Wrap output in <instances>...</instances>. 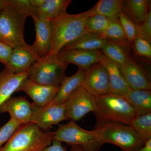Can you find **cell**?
Returning <instances> with one entry per match:
<instances>
[{"label": "cell", "mask_w": 151, "mask_h": 151, "mask_svg": "<svg viewBox=\"0 0 151 151\" xmlns=\"http://www.w3.org/2000/svg\"><path fill=\"white\" fill-rule=\"evenodd\" d=\"M91 16L90 9L76 14L65 12L51 19L52 41L48 55H56L65 47L86 33V22Z\"/></svg>", "instance_id": "1"}, {"label": "cell", "mask_w": 151, "mask_h": 151, "mask_svg": "<svg viewBox=\"0 0 151 151\" xmlns=\"http://www.w3.org/2000/svg\"><path fill=\"white\" fill-rule=\"evenodd\" d=\"M95 97L96 109L93 112L97 123L117 122L131 125L137 113L125 96L111 92Z\"/></svg>", "instance_id": "2"}, {"label": "cell", "mask_w": 151, "mask_h": 151, "mask_svg": "<svg viewBox=\"0 0 151 151\" xmlns=\"http://www.w3.org/2000/svg\"><path fill=\"white\" fill-rule=\"evenodd\" d=\"M11 1L4 0V8L0 12V35L2 42L14 48L27 45L24 32L29 15Z\"/></svg>", "instance_id": "3"}, {"label": "cell", "mask_w": 151, "mask_h": 151, "mask_svg": "<svg viewBox=\"0 0 151 151\" xmlns=\"http://www.w3.org/2000/svg\"><path fill=\"white\" fill-rule=\"evenodd\" d=\"M52 140V132H45L30 123L21 125L0 151H41Z\"/></svg>", "instance_id": "4"}, {"label": "cell", "mask_w": 151, "mask_h": 151, "mask_svg": "<svg viewBox=\"0 0 151 151\" xmlns=\"http://www.w3.org/2000/svg\"><path fill=\"white\" fill-rule=\"evenodd\" d=\"M94 129L103 144H113L123 151H131L146 142L132 127L122 123H97Z\"/></svg>", "instance_id": "5"}, {"label": "cell", "mask_w": 151, "mask_h": 151, "mask_svg": "<svg viewBox=\"0 0 151 151\" xmlns=\"http://www.w3.org/2000/svg\"><path fill=\"white\" fill-rule=\"evenodd\" d=\"M68 64L57 55L40 57L28 69V78L42 85L59 87L66 76Z\"/></svg>", "instance_id": "6"}, {"label": "cell", "mask_w": 151, "mask_h": 151, "mask_svg": "<svg viewBox=\"0 0 151 151\" xmlns=\"http://www.w3.org/2000/svg\"><path fill=\"white\" fill-rule=\"evenodd\" d=\"M52 138L69 145L79 146L83 151H99L103 145L95 130L84 129L72 121L59 125L52 132Z\"/></svg>", "instance_id": "7"}, {"label": "cell", "mask_w": 151, "mask_h": 151, "mask_svg": "<svg viewBox=\"0 0 151 151\" xmlns=\"http://www.w3.org/2000/svg\"><path fill=\"white\" fill-rule=\"evenodd\" d=\"M68 119L76 122L96 109L95 97L83 86L76 89L64 103Z\"/></svg>", "instance_id": "8"}, {"label": "cell", "mask_w": 151, "mask_h": 151, "mask_svg": "<svg viewBox=\"0 0 151 151\" xmlns=\"http://www.w3.org/2000/svg\"><path fill=\"white\" fill-rule=\"evenodd\" d=\"M67 120L68 119L65 114L64 104H50L44 107H40L32 103L30 123L35 124L44 131L53 125Z\"/></svg>", "instance_id": "9"}, {"label": "cell", "mask_w": 151, "mask_h": 151, "mask_svg": "<svg viewBox=\"0 0 151 151\" xmlns=\"http://www.w3.org/2000/svg\"><path fill=\"white\" fill-rule=\"evenodd\" d=\"M82 86L94 96L111 92L107 70L100 63L92 65L86 70Z\"/></svg>", "instance_id": "10"}, {"label": "cell", "mask_w": 151, "mask_h": 151, "mask_svg": "<svg viewBox=\"0 0 151 151\" xmlns=\"http://www.w3.org/2000/svg\"><path fill=\"white\" fill-rule=\"evenodd\" d=\"M59 88L39 84L27 78L24 81L17 92H24L32 98L33 103L40 107H44L52 103Z\"/></svg>", "instance_id": "11"}, {"label": "cell", "mask_w": 151, "mask_h": 151, "mask_svg": "<svg viewBox=\"0 0 151 151\" xmlns=\"http://www.w3.org/2000/svg\"><path fill=\"white\" fill-rule=\"evenodd\" d=\"M31 45L28 44L13 48L4 70L9 73H18L28 70L33 63L40 58Z\"/></svg>", "instance_id": "12"}, {"label": "cell", "mask_w": 151, "mask_h": 151, "mask_svg": "<svg viewBox=\"0 0 151 151\" xmlns=\"http://www.w3.org/2000/svg\"><path fill=\"white\" fill-rule=\"evenodd\" d=\"M0 113H9L10 118L21 125L28 124L32 113V103L25 96L11 97L0 106Z\"/></svg>", "instance_id": "13"}, {"label": "cell", "mask_w": 151, "mask_h": 151, "mask_svg": "<svg viewBox=\"0 0 151 151\" xmlns=\"http://www.w3.org/2000/svg\"><path fill=\"white\" fill-rule=\"evenodd\" d=\"M35 26L36 38L31 46L40 57L47 56L50 51L52 41L51 20L33 19Z\"/></svg>", "instance_id": "14"}, {"label": "cell", "mask_w": 151, "mask_h": 151, "mask_svg": "<svg viewBox=\"0 0 151 151\" xmlns=\"http://www.w3.org/2000/svg\"><path fill=\"white\" fill-rule=\"evenodd\" d=\"M98 56L99 63L105 68L108 73L111 92L126 97L132 88L123 77L119 66L106 57L101 50H99Z\"/></svg>", "instance_id": "15"}, {"label": "cell", "mask_w": 151, "mask_h": 151, "mask_svg": "<svg viewBox=\"0 0 151 151\" xmlns=\"http://www.w3.org/2000/svg\"><path fill=\"white\" fill-rule=\"evenodd\" d=\"M99 50H62L56 55L60 59L68 64L71 63L78 68L87 70L90 66L99 63Z\"/></svg>", "instance_id": "16"}, {"label": "cell", "mask_w": 151, "mask_h": 151, "mask_svg": "<svg viewBox=\"0 0 151 151\" xmlns=\"http://www.w3.org/2000/svg\"><path fill=\"white\" fill-rule=\"evenodd\" d=\"M34 7L32 19L51 20L66 12L71 0H30Z\"/></svg>", "instance_id": "17"}, {"label": "cell", "mask_w": 151, "mask_h": 151, "mask_svg": "<svg viewBox=\"0 0 151 151\" xmlns=\"http://www.w3.org/2000/svg\"><path fill=\"white\" fill-rule=\"evenodd\" d=\"M119 67L123 77L132 89L151 90L150 79L132 58Z\"/></svg>", "instance_id": "18"}, {"label": "cell", "mask_w": 151, "mask_h": 151, "mask_svg": "<svg viewBox=\"0 0 151 151\" xmlns=\"http://www.w3.org/2000/svg\"><path fill=\"white\" fill-rule=\"evenodd\" d=\"M28 77V70L12 73L3 69L0 72V106L11 97Z\"/></svg>", "instance_id": "19"}, {"label": "cell", "mask_w": 151, "mask_h": 151, "mask_svg": "<svg viewBox=\"0 0 151 151\" xmlns=\"http://www.w3.org/2000/svg\"><path fill=\"white\" fill-rule=\"evenodd\" d=\"M86 70L78 68L75 74L68 77L66 76L60 85L58 92L51 104H64L74 91L83 86Z\"/></svg>", "instance_id": "20"}, {"label": "cell", "mask_w": 151, "mask_h": 151, "mask_svg": "<svg viewBox=\"0 0 151 151\" xmlns=\"http://www.w3.org/2000/svg\"><path fill=\"white\" fill-rule=\"evenodd\" d=\"M150 2L148 0H123L122 12L133 23L139 26L151 10Z\"/></svg>", "instance_id": "21"}, {"label": "cell", "mask_w": 151, "mask_h": 151, "mask_svg": "<svg viewBox=\"0 0 151 151\" xmlns=\"http://www.w3.org/2000/svg\"><path fill=\"white\" fill-rule=\"evenodd\" d=\"M126 97L137 116L151 113V90L132 89Z\"/></svg>", "instance_id": "22"}, {"label": "cell", "mask_w": 151, "mask_h": 151, "mask_svg": "<svg viewBox=\"0 0 151 151\" xmlns=\"http://www.w3.org/2000/svg\"><path fill=\"white\" fill-rule=\"evenodd\" d=\"M107 39L97 34L86 33L74 42L62 50H101L105 46Z\"/></svg>", "instance_id": "23"}, {"label": "cell", "mask_w": 151, "mask_h": 151, "mask_svg": "<svg viewBox=\"0 0 151 151\" xmlns=\"http://www.w3.org/2000/svg\"><path fill=\"white\" fill-rule=\"evenodd\" d=\"M123 0H100L90 9L92 16L100 15L110 20L119 19L122 12Z\"/></svg>", "instance_id": "24"}, {"label": "cell", "mask_w": 151, "mask_h": 151, "mask_svg": "<svg viewBox=\"0 0 151 151\" xmlns=\"http://www.w3.org/2000/svg\"><path fill=\"white\" fill-rule=\"evenodd\" d=\"M100 35L123 48L129 47L131 45L124 33L119 19L111 21L107 28Z\"/></svg>", "instance_id": "25"}, {"label": "cell", "mask_w": 151, "mask_h": 151, "mask_svg": "<svg viewBox=\"0 0 151 151\" xmlns=\"http://www.w3.org/2000/svg\"><path fill=\"white\" fill-rule=\"evenodd\" d=\"M101 50L106 57L119 66L124 65L131 58L124 49L109 40L107 39Z\"/></svg>", "instance_id": "26"}, {"label": "cell", "mask_w": 151, "mask_h": 151, "mask_svg": "<svg viewBox=\"0 0 151 151\" xmlns=\"http://www.w3.org/2000/svg\"><path fill=\"white\" fill-rule=\"evenodd\" d=\"M130 126L145 142L148 140L151 139V113L137 116Z\"/></svg>", "instance_id": "27"}, {"label": "cell", "mask_w": 151, "mask_h": 151, "mask_svg": "<svg viewBox=\"0 0 151 151\" xmlns=\"http://www.w3.org/2000/svg\"><path fill=\"white\" fill-rule=\"evenodd\" d=\"M111 20L103 16L98 14L91 16L86 22V32L101 35L107 28Z\"/></svg>", "instance_id": "28"}, {"label": "cell", "mask_w": 151, "mask_h": 151, "mask_svg": "<svg viewBox=\"0 0 151 151\" xmlns=\"http://www.w3.org/2000/svg\"><path fill=\"white\" fill-rule=\"evenodd\" d=\"M119 19L128 41L132 45L139 34L137 27L122 12L119 15Z\"/></svg>", "instance_id": "29"}, {"label": "cell", "mask_w": 151, "mask_h": 151, "mask_svg": "<svg viewBox=\"0 0 151 151\" xmlns=\"http://www.w3.org/2000/svg\"><path fill=\"white\" fill-rule=\"evenodd\" d=\"M132 45L135 53L139 56L151 59V43L145 37L139 34L134 40Z\"/></svg>", "instance_id": "30"}, {"label": "cell", "mask_w": 151, "mask_h": 151, "mask_svg": "<svg viewBox=\"0 0 151 151\" xmlns=\"http://www.w3.org/2000/svg\"><path fill=\"white\" fill-rule=\"evenodd\" d=\"M21 125L14 119L10 118L6 124L0 128V148L9 139Z\"/></svg>", "instance_id": "31"}, {"label": "cell", "mask_w": 151, "mask_h": 151, "mask_svg": "<svg viewBox=\"0 0 151 151\" xmlns=\"http://www.w3.org/2000/svg\"><path fill=\"white\" fill-rule=\"evenodd\" d=\"M137 27L138 32L147 40L150 43L151 42V10L142 24Z\"/></svg>", "instance_id": "32"}, {"label": "cell", "mask_w": 151, "mask_h": 151, "mask_svg": "<svg viewBox=\"0 0 151 151\" xmlns=\"http://www.w3.org/2000/svg\"><path fill=\"white\" fill-rule=\"evenodd\" d=\"M13 48L6 44L0 41V62L6 65L8 62Z\"/></svg>", "instance_id": "33"}, {"label": "cell", "mask_w": 151, "mask_h": 151, "mask_svg": "<svg viewBox=\"0 0 151 151\" xmlns=\"http://www.w3.org/2000/svg\"><path fill=\"white\" fill-rule=\"evenodd\" d=\"M51 144L41 151H68L66 147L63 145L60 142L53 140Z\"/></svg>", "instance_id": "34"}, {"label": "cell", "mask_w": 151, "mask_h": 151, "mask_svg": "<svg viewBox=\"0 0 151 151\" xmlns=\"http://www.w3.org/2000/svg\"><path fill=\"white\" fill-rule=\"evenodd\" d=\"M130 151H151V139L146 141L142 146Z\"/></svg>", "instance_id": "35"}, {"label": "cell", "mask_w": 151, "mask_h": 151, "mask_svg": "<svg viewBox=\"0 0 151 151\" xmlns=\"http://www.w3.org/2000/svg\"><path fill=\"white\" fill-rule=\"evenodd\" d=\"M70 151H83L82 149L78 146H71Z\"/></svg>", "instance_id": "36"}, {"label": "cell", "mask_w": 151, "mask_h": 151, "mask_svg": "<svg viewBox=\"0 0 151 151\" xmlns=\"http://www.w3.org/2000/svg\"><path fill=\"white\" fill-rule=\"evenodd\" d=\"M4 8V0H0V12Z\"/></svg>", "instance_id": "37"}, {"label": "cell", "mask_w": 151, "mask_h": 151, "mask_svg": "<svg viewBox=\"0 0 151 151\" xmlns=\"http://www.w3.org/2000/svg\"><path fill=\"white\" fill-rule=\"evenodd\" d=\"M0 41H2L1 40V35H0Z\"/></svg>", "instance_id": "38"}]
</instances>
